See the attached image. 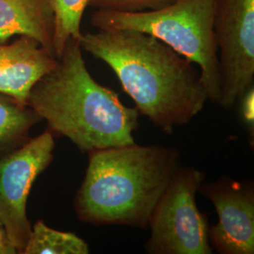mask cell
Segmentation results:
<instances>
[{
	"mask_svg": "<svg viewBox=\"0 0 254 254\" xmlns=\"http://www.w3.org/2000/svg\"><path fill=\"white\" fill-rule=\"evenodd\" d=\"M175 0H90L89 6L96 9L116 11H143L165 7Z\"/></svg>",
	"mask_w": 254,
	"mask_h": 254,
	"instance_id": "14",
	"label": "cell"
},
{
	"mask_svg": "<svg viewBox=\"0 0 254 254\" xmlns=\"http://www.w3.org/2000/svg\"><path fill=\"white\" fill-rule=\"evenodd\" d=\"M89 246L73 233L58 231L38 220L23 254H88Z\"/></svg>",
	"mask_w": 254,
	"mask_h": 254,
	"instance_id": "12",
	"label": "cell"
},
{
	"mask_svg": "<svg viewBox=\"0 0 254 254\" xmlns=\"http://www.w3.org/2000/svg\"><path fill=\"white\" fill-rule=\"evenodd\" d=\"M54 134L49 129L0 158V218L17 254H23L31 233L27 198L37 177L54 158Z\"/></svg>",
	"mask_w": 254,
	"mask_h": 254,
	"instance_id": "7",
	"label": "cell"
},
{
	"mask_svg": "<svg viewBox=\"0 0 254 254\" xmlns=\"http://www.w3.org/2000/svg\"><path fill=\"white\" fill-rule=\"evenodd\" d=\"M79 43L109 65L138 113L166 134L190 124L209 100L199 68L154 37L98 30L82 34Z\"/></svg>",
	"mask_w": 254,
	"mask_h": 254,
	"instance_id": "1",
	"label": "cell"
},
{
	"mask_svg": "<svg viewBox=\"0 0 254 254\" xmlns=\"http://www.w3.org/2000/svg\"><path fill=\"white\" fill-rule=\"evenodd\" d=\"M203 181L204 174L198 169L180 166L154 208L147 254H213L208 218L196 203V193Z\"/></svg>",
	"mask_w": 254,
	"mask_h": 254,
	"instance_id": "5",
	"label": "cell"
},
{
	"mask_svg": "<svg viewBox=\"0 0 254 254\" xmlns=\"http://www.w3.org/2000/svg\"><path fill=\"white\" fill-rule=\"evenodd\" d=\"M199 192L215 206L218 222L209 227V242L220 254H254V184L223 175L202 182Z\"/></svg>",
	"mask_w": 254,
	"mask_h": 254,
	"instance_id": "8",
	"label": "cell"
},
{
	"mask_svg": "<svg viewBox=\"0 0 254 254\" xmlns=\"http://www.w3.org/2000/svg\"><path fill=\"white\" fill-rule=\"evenodd\" d=\"M53 29L49 0H0V44L13 36L30 37L54 54Z\"/></svg>",
	"mask_w": 254,
	"mask_h": 254,
	"instance_id": "10",
	"label": "cell"
},
{
	"mask_svg": "<svg viewBox=\"0 0 254 254\" xmlns=\"http://www.w3.org/2000/svg\"><path fill=\"white\" fill-rule=\"evenodd\" d=\"M74 210L92 225L149 229L157 202L180 168L177 149L123 146L92 151Z\"/></svg>",
	"mask_w": 254,
	"mask_h": 254,
	"instance_id": "3",
	"label": "cell"
},
{
	"mask_svg": "<svg viewBox=\"0 0 254 254\" xmlns=\"http://www.w3.org/2000/svg\"><path fill=\"white\" fill-rule=\"evenodd\" d=\"M0 254H17L15 247L11 243L3 221L0 218Z\"/></svg>",
	"mask_w": 254,
	"mask_h": 254,
	"instance_id": "16",
	"label": "cell"
},
{
	"mask_svg": "<svg viewBox=\"0 0 254 254\" xmlns=\"http://www.w3.org/2000/svg\"><path fill=\"white\" fill-rule=\"evenodd\" d=\"M218 0H175L152 10L96 9L91 25L98 30H136L154 37L197 65L209 100H220L214 20Z\"/></svg>",
	"mask_w": 254,
	"mask_h": 254,
	"instance_id": "4",
	"label": "cell"
},
{
	"mask_svg": "<svg viewBox=\"0 0 254 254\" xmlns=\"http://www.w3.org/2000/svg\"><path fill=\"white\" fill-rule=\"evenodd\" d=\"M27 106L54 135L69 138L83 153L136 143L137 109L94 80L78 40L67 43L54 68L30 91Z\"/></svg>",
	"mask_w": 254,
	"mask_h": 254,
	"instance_id": "2",
	"label": "cell"
},
{
	"mask_svg": "<svg viewBox=\"0 0 254 254\" xmlns=\"http://www.w3.org/2000/svg\"><path fill=\"white\" fill-rule=\"evenodd\" d=\"M57 63L54 54L30 37L0 44V93L27 105L33 87Z\"/></svg>",
	"mask_w": 254,
	"mask_h": 254,
	"instance_id": "9",
	"label": "cell"
},
{
	"mask_svg": "<svg viewBox=\"0 0 254 254\" xmlns=\"http://www.w3.org/2000/svg\"><path fill=\"white\" fill-rule=\"evenodd\" d=\"M254 87H252L240 99L242 104V115L249 125H254Z\"/></svg>",
	"mask_w": 254,
	"mask_h": 254,
	"instance_id": "15",
	"label": "cell"
},
{
	"mask_svg": "<svg viewBox=\"0 0 254 254\" xmlns=\"http://www.w3.org/2000/svg\"><path fill=\"white\" fill-rule=\"evenodd\" d=\"M214 33L220 78L218 105L231 109L254 87V0H218Z\"/></svg>",
	"mask_w": 254,
	"mask_h": 254,
	"instance_id": "6",
	"label": "cell"
},
{
	"mask_svg": "<svg viewBox=\"0 0 254 254\" xmlns=\"http://www.w3.org/2000/svg\"><path fill=\"white\" fill-rule=\"evenodd\" d=\"M90 0H49L54 15L53 51L59 59L67 43L81 39V21Z\"/></svg>",
	"mask_w": 254,
	"mask_h": 254,
	"instance_id": "13",
	"label": "cell"
},
{
	"mask_svg": "<svg viewBox=\"0 0 254 254\" xmlns=\"http://www.w3.org/2000/svg\"><path fill=\"white\" fill-rule=\"evenodd\" d=\"M42 121L29 106L0 93V158L28 141L31 128Z\"/></svg>",
	"mask_w": 254,
	"mask_h": 254,
	"instance_id": "11",
	"label": "cell"
}]
</instances>
